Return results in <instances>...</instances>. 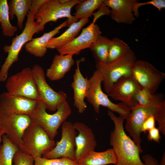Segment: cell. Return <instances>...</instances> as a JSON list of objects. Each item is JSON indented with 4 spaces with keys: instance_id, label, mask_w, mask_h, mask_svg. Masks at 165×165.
I'll use <instances>...</instances> for the list:
<instances>
[{
    "instance_id": "6da1fadb",
    "label": "cell",
    "mask_w": 165,
    "mask_h": 165,
    "mask_svg": "<svg viewBox=\"0 0 165 165\" xmlns=\"http://www.w3.org/2000/svg\"><path fill=\"white\" fill-rule=\"evenodd\" d=\"M108 115L113 121L114 127L111 133L110 144L115 155V165H145L140 157L139 150L125 131L123 117L117 116L109 110Z\"/></svg>"
},
{
    "instance_id": "7a4b0ae2",
    "label": "cell",
    "mask_w": 165,
    "mask_h": 165,
    "mask_svg": "<svg viewBox=\"0 0 165 165\" xmlns=\"http://www.w3.org/2000/svg\"><path fill=\"white\" fill-rule=\"evenodd\" d=\"M35 13L30 11L22 32L13 38L10 45L5 46L4 52L7 56L0 70V82H5L8 78L9 70L15 62L19 60L18 56L22 47L33 38V35L40 31L38 23L35 20Z\"/></svg>"
},
{
    "instance_id": "3957f363",
    "label": "cell",
    "mask_w": 165,
    "mask_h": 165,
    "mask_svg": "<svg viewBox=\"0 0 165 165\" xmlns=\"http://www.w3.org/2000/svg\"><path fill=\"white\" fill-rule=\"evenodd\" d=\"M46 109L45 105L38 101L35 108L29 116L31 123L40 126L50 138L53 140L60 127L71 115L72 110L66 100L59 105L56 112L53 114L48 113Z\"/></svg>"
},
{
    "instance_id": "277c9868",
    "label": "cell",
    "mask_w": 165,
    "mask_h": 165,
    "mask_svg": "<svg viewBox=\"0 0 165 165\" xmlns=\"http://www.w3.org/2000/svg\"><path fill=\"white\" fill-rule=\"evenodd\" d=\"M136 61L134 52H129L110 63H96V68L101 74L105 92L109 94L114 84L123 77H131L134 64Z\"/></svg>"
},
{
    "instance_id": "5b68a950",
    "label": "cell",
    "mask_w": 165,
    "mask_h": 165,
    "mask_svg": "<svg viewBox=\"0 0 165 165\" xmlns=\"http://www.w3.org/2000/svg\"><path fill=\"white\" fill-rule=\"evenodd\" d=\"M80 0H46L35 16L39 24L40 31L50 22H56L58 19L67 18V26L78 21L71 14L72 8L81 1Z\"/></svg>"
},
{
    "instance_id": "8992f818",
    "label": "cell",
    "mask_w": 165,
    "mask_h": 165,
    "mask_svg": "<svg viewBox=\"0 0 165 165\" xmlns=\"http://www.w3.org/2000/svg\"><path fill=\"white\" fill-rule=\"evenodd\" d=\"M102 80L101 74L96 70L89 79V85L86 97L87 100L97 113L100 112V106H102L111 111L118 113L125 119H127L130 113V108L122 102L116 104L111 101L108 95L102 90Z\"/></svg>"
},
{
    "instance_id": "52a82bcc",
    "label": "cell",
    "mask_w": 165,
    "mask_h": 165,
    "mask_svg": "<svg viewBox=\"0 0 165 165\" xmlns=\"http://www.w3.org/2000/svg\"><path fill=\"white\" fill-rule=\"evenodd\" d=\"M55 145V141L50 138L41 127L31 123L24 134L20 149L35 158L42 157Z\"/></svg>"
},
{
    "instance_id": "ba28073f",
    "label": "cell",
    "mask_w": 165,
    "mask_h": 165,
    "mask_svg": "<svg viewBox=\"0 0 165 165\" xmlns=\"http://www.w3.org/2000/svg\"><path fill=\"white\" fill-rule=\"evenodd\" d=\"M6 82L5 88L9 94L32 100H39L32 69L30 68L23 69L8 78Z\"/></svg>"
},
{
    "instance_id": "9c48e42d",
    "label": "cell",
    "mask_w": 165,
    "mask_h": 165,
    "mask_svg": "<svg viewBox=\"0 0 165 165\" xmlns=\"http://www.w3.org/2000/svg\"><path fill=\"white\" fill-rule=\"evenodd\" d=\"M32 71L39 101L45 105L47 109L52 111H56L59 105L66 100L67 94L62 91L57 92L49 85L46 80L44 70L41 66L35 64Z\"/></svg>"
},
{
    "instance_id": "30bf717a",
    "label": "cell",
    "mask_w": 165,
    "mask_h": 165,
    "mask_svg": "<svg viewBox=\"0 0 165 165\" xmlns=\"http://www.w3.org/2000/svg\"><path fill=\"white\" fill-rule=\"evenodd\" d=\"M132 77L141 88L155 94L165 78V74L156 68L149 62L136 60L133 66Z\"/></svg>"
},
{
    "instance_id": "8fae6325",
    "label": "cell",
    "mask_w": 165,
    "mask_h": 165,
    "mask_svg": "<svg viewBox=\"0 0 165 165\" xmlns=\"http://www.w3.org/2000/svg\"><path fill=\"white\" fill-rule=\"evenodd\" d=\"M61 136L54 147L44 154L47 159L65 158L75 160L76 130L71 122L65 121L61 125Z\"/></svg>"
},
{
    "instance_id": "7c38bea8",
    "label": "cell",
    "mask_w": 165,
    "mask_h": 165,
    "mask_svg": "<svg viewBox=\"0 0 165 165\" xmlns=\"http://www.w3.org/2000/svg\"><path fill=\"white\" fill-rule=\"evenodd\" d=\"M160 103L158 105L146 106L136 105L130 108V112L129 117L126 119L125 128L132 138L133 140L138 147L140 153L143 152L141 145V126L148 118L152 115L155 116Z\"/></svg>"
},
{
    "instance_id": "4fadbf2b",
    "label": "cell",
    "mask_w": 165,
    "mask_h": 165,
    "mask_svg": "<svg viewBox=\"0 0 165 165\" xmlns=\"http://www.w3.org/2000/svg\"><path fill=\"white\" fill-rule=\"evenodd\" d=\"M31 123L29 115H26L0 116V131L6 135L20 149L22 146L24 134Z\"/></svg>"
},
{
    "instance_id": "5bb4252c",
    "label": "cell",
    "mask_w": 165,
    "mask_h": 165,
    "mask_svg": "<svg viewBox=\"0 0 165 165\" xmlns=\"http://www.w3.org/2000/svg\"><path fill=\"white\" fill-rule=\"evenodd\" d=\"M100 28L97 24L91 23L83 29L80 34L72 41L57 49L60 54L78 55L81 50L90 48L101 35Z\"/></svg>"
},
{
    "instance_id": "9a60e30c",
    "label": "cell",
    "mask_w": 165,
    "mask_h": 165,
    "mask_svg": "<svg viewBox=\"0 0 165 165\" xmlns=\"http://www.w3.org/2000/svg\"><path fill=\"white\" fill-rule=\"evenodd\" d=\"M37 102L3 92L0 94V116L30 115L35 108Z\"/></svg>"
},
{
    "instance_id": "2e32d148",
    "label": "cell",
    "mask_w": 165,
    "mask_h": 165,
    "mask_svg": "<svg viewBox=\"0 0 165 165\" xmlns=\"http://www.w3.org/2000/svg\"><path fill=\"white\" fill-rule=\"evenodd\" d=\"M141 89L132 76L123 77L114 84L108 96L115 100L120 101L130 108L136 105L133 97Z\"/></svg>"
},
{
    "instance_id": "e0dca14e",
    "label": "cell",
    "mask_w": 165,
    "mask_h": 165,
    "mask_svg": "<svg viewBox=\"0 0 165 165\" xmlns=\"http://www.w3.org/2000/svg\"><path fill=\"white\" fill-rule=\"evenodd\" d=\"M79 133L75 138V161L77 163L90 152L94 151L97 142L92 129L83 123H73Z\"/></svg>"
},
{
    "instance_id": "ac0fdd59",
    "label": "cell",
    "mask_w": 165,
    "mask_h": 165,
    "mask_svg": "<svg viewBox=\"0 0 165 165\" xmlns=\"http://www.w3.org/2000/svg\"><path fill=\"white\" fill-rule=\"evenodd\" d=\"M137 0H104L103 2L110 8L112 19L118 23L130 24L135 20L133 8Z\"/></svg>"
},
{
    "instance_id": "d6986e66",
    "label": "cell",
    "mask_w": 165,
    "mask_h": 165,
    "mask_svg": "<svg viewBox=\"0 0 165 165\" xmlns=\"http://www.w3.org/2000/svg\"><path fill=\"white\" fill-rule=\"evenodd\" d=\"M81 60L76 61V68L73 75L71 86L74 92V105L79 113H82L86 109L87 106L84 101L89 86V79L82 74L80 69Z\"/></svg>"
},
{
    "instance_id": "ffe728a7",
    "label": "cell",
    "mask_w": 165,
    "mask_h": 165,
    "mask_svg": "<svg viewBox=\"0 0 165 165\" xmlns=\"http://www.w3.org/2000/svg\"><path fill=\"white\" fill-rule=\"evenodd\" d=\"M67 25V22L66 20L53 30L49 32L44 33L41 36L33 38L25 45V50L35 57H42L46 52V45L48 41L58 33L61 29Z\"/></svg>"
},
{
    "instance_id": "44dd1931",
    "label": "cell",
    "mask_w": 165,
    "mask_h": 165,
    "mask_svg": "<svg viewBox=\"0 0 165 165\" xmlns=\"http://www.w3.org/2000/svg\"><path fill=\"white\" fill-rule=\"evenodd\" d=\"M74 63L72 55H56L50 66L47 70L46 76L50 80H58L64 77Z\"/></svg>"
},
{
    "instance_id": "7402d4cb",
    "label": "cell",
    "mask_w": 165,
    "mask_h": 165,
    "mask_svg": "<svg viewBox=\"0 0 165 165\" xmlns=\"http://www.w3.org/2000/svg\"><path fill=\"white\" fill-rule=\"evenodd\" d=\"M88 21V18H84L72 23L60 36L52 38L47 44V49L57 50L71 42L76 37L82 27Z\"/></svg>"
},
{
    "instance_id": "603a6c76",
    "label": "cell",
    "mask_w": 165,
    "mask_h": 165,
    "mask_svg": "<svg viewBox=\"0 0 165 165\" xmlns=\"http://www.w3.org/2000/svg\"><path fill=\"white\" fill-rule=\"evenodd\" d=\"M77 163L78 165H115L116 160L113 151L111 148L101 152L94 150L90 152Z\"/></svg>"
},
{
    "instance_id": "cb8c5ba5",
    "label": "cell",
    "mask_w": 165,
    "mask_h": 165,
    "mask_svg": "<svg viewBox=\"0 0 165 165\" xmlns=\"http://www.w3.org/2000/svg\"><path fill=\"white\" fill-rule=\"evenodd\" d=\"M32 0H11L8 3L10 18L13 20L15 16L17 25L20 29L23 28L25 17L29 11Z\"/></svg>"
},
{
    "instance_id": "d4e9b609",
    "label": "cell",
    "mask_w": 165,
    "mask_h": 165,
    "mask_svg": "<svg viewBox=\"0 0 165 165\" xmlns=\"http://www.w3.org/2000/svg\"><path fill=\"white\" fill-rule=\"evenodd\" d=\"M111 40L101 35L92 44L90 48L96 63L107 64Z\"/></svg>"
},
{
    "instance_id": "484cf974",
    "label": "cell",
    "mask_w": 165,
    "mask_h": 165,
    "mask_svg": "<svg viewBox=\"0 0 165 165\" xmlns=\"http://www.w3.org/2000/svg\"><path fill=\"white\" fill-rule=\"evenodd\" d=\"M8 3L7 0H0V24L3 35L11 37L18 30L17 27L13 25L10 20Z\"/></svg>"
},
{
    "instance_id": "4316f807",
    "label": "cell",
    "mask_w": 165,
    "mask_h": 165,
    "mask_svg": "<svg viewBox=\"0 0 165 165\" xmlns=\"http://www.w3.org/2000/svg\"><path fill=\"white\" fill-rule=\"evenodd\" d=\"M0 145V165H12L14 155L19 149L6 135L2 136Z\"/></svg>"
},
{
    "instance_id": "83f0119b",
    "label": "cell",
    "mask_w": 165,
    "mask_h": 165,
    "mask_svg": "<svg viewBox=\"0 0 165 165\" xmlns=\"http://www.w3.org/2000/svg\"><path fill=\"white\" fill-rule=\"evenodd\" d=\"M104 0H81L76 5L74 16L77 20L91 16L94 11L98 9Z\"/></svg>"
},
{
    "instance_id": "f1b7e54d",
    "label": "cell",
    "mask_w": 165,
    "mask_h": 165,
    "mask_svg": "<svg viewBox=\"0 0 165 165\" xmlns=\"http://www.w3.org/2000/svg\"><path fill=\"white\" fill-rule=\"evenodd\" d=\"M131 50L130 47L125 42L119 38H115L111 41L107 63L114 62Z\"/></svg>"
},
{
    "instance_id": "f546056e",
    "label": "cell",
    "mask_w": 165,
    "mask_h": 165,
    "mask_svg": "<svg viewBox=\"0 0 165 165\" xmlns=\"http://www.w3.org/2000/svg\"><path fill=\"white\" fill-rule=\"evenodd\" d=\"M161 94H152L148 90L141 88L134 96L133 100L136 105L146 106L159 104L164 100Z\"/></svg>"
},
{
    "instance_id": "4dcf8cb0",
    "label": "cell",
    "mask_w": 165,
    "mask_h": 165,
    "mask_svg": "<svg viewBox=\"0 0 165 165\" xmlns=\"http://www.w3.org/2000/svg\"><path fill=\"white\" fill-rule=\"evenodd\" d=\"M34 165H78L75 160L61 158L47 159L42 157L35 158Z\"/></svg>"
},
{
    "instance_id": "1f68e13d",
    "label": "cell",
    "mask_w": 165,
    "mask_h": 165,
    "mask_svg": "<svg viewBox=\"0 0 165 165\" xmlns=\"http://www.w3.org/2000/svg\"><path fill=\"white\" fill-rule=\"evenodd\" d=\"M35 158L20 149L16 152L13 160V165H34Z\"/></svg>"
},
{
    "instance_id": "d6a6232c",
    "label": "cell",
    "mask_w": 165,
    "mask_h": 165,
    "mask_svg": "<svg viewBox=\"0 0 165 165\" xmlns=\"http://www.w3.org/2000/svg\"><path fill=\"white\" fill-rule=\"evenodd\" d=\"M155 118L158 125V129L163 134L165 135V101L163 100L160 104L155 115Z\"/></svg>"
},
{
    "instance_id": "836d02e7",
    "label": "cell",
    "mask_w": 165,
    "mask_h": 165,
    "mask_svg": "<svg viewBox=\"0 0 165 165\" xmlns=\"http://www.w3.org/2000/svg\"><path fill=\"white\" fill-rule=\"evenodd\" d=\"M152 5L156 8L159 11L165 7V0H152L144 2H139L138 1L134 4L133 8V12L135 17L137 18L139 16L138 9L141 6L147 5Z\"/></svg>"
},
{
    "instance_id": "e575fe53",
    "label": "cell",
    "mask_w": 165,
    "mask_h": 165,
    "mask_svg": "<svg viewBox=\"0 0 165 165\" xmlns=\"http://www.w3.org/2000/svg\"><path fill=\"white\" fill-rule=\"evenodd\" d=\"M109 8L103 2L98 9V11L93 13V15L94 16V19L91 23L93 24H95L97 20L101 16L105 15H110L111 12Z\"/></svg>"
},
{
    "instance_id": "d590c367",
    "label": "cell",
    "mask_w": 165,
    "mask_h": 165,
    "mask_svg": "<svg viewBox=\"0 0 165 165\" xmlns=\"http://www.w3.org/2000/svg\"><path fill=\"white\" fill-rule=\"evenodd\" d=\"M155 119L154 115L148 118L143 123L141 128V132L145 134L147 131L155 127Z\"/></svg>"
},
{
    "instance_id": "8d00e7d4",
    "label": "cell",
    "mask_w": 165,
    "mask_h": 165,
    "mask_svg": "<svg viewBox=\"0 0 165 165\" xmlns=\"http://www.w3.org/2000/svg\"><path fill=\"white\" fill-rule=\"evenodd\" d=\"M160 131L158 128L156 127L149 130L147 136L148 140L159 143L161 138Z\"/></svg>"
},
{
    "instance_id": "74e56055",
    "label": "cell",
    "mask_w": 165,
    "mask_h": 165,
    "mask_svg": "<svg viewBox=\"0 0 165 165\" xmlns=\"http://www.w3.org/2000/svg\"><path fill=\"white\" fill-rule=\"evenodd\" d=\"M46 1V0H32L29 11L34 12L36 14L41 6Z\"/></svg>"
},
{
    "instance_id": "f35d334b",
    "label": "cell",
    "mask_w": 165,
    "mask_h": 165,
    "mask_svg": "<svg viewBox=\"0 0 165 165\" xmlns=\"http://www.w3.org/2000/svg\"><path fill=\"white\" fill-rule=\"evenodd\" d=\"M145 165H158L157 161L152 155L148 154L143 156L142 157Z\"/></svg>"
},
{
    "instance_id": "ab89813d",
    "label": "cell",
    "mask_w": 165,
    "mask_h": 165,
    "mask_svg": "<svg viewBox=\"0 0 165 165\" xmlns=\"http://www.w3.org/2000/svg\"><path fill=\"white\" fill-rule=\"evenodd\" d=\"M158 165H165V153L163 154L162 156L160 162L159 163H158Z\"/></svg>"
},
{
    "instance_id": "60d3db41",
    "label": "cell",
    "mask_w": 165,
    "mask_h": 165,
    "mask_svg": "<svg viewBox=\"0 0 165 165\" xmlns=\"http://www.w3.org/2000/svg\"><path fill=\"white\" fill-rule=\"evenodd\" d=\"M2 135H2L0 131V143L1 142V141H2Z\"/></svg>"
}]
</instances>
